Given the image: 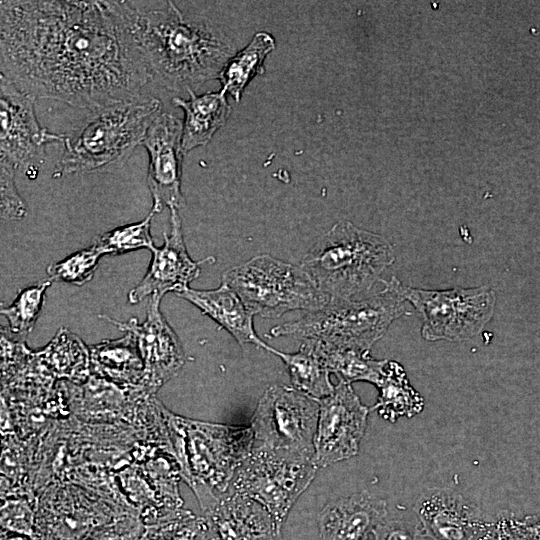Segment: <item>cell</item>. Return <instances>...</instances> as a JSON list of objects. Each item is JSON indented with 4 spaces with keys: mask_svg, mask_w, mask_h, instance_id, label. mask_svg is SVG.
<instances>
[{
    "mask_svg": "<svg viewBox=\"0 0 540 540\" xmlns=\"http://www.w3.org/2000/svg\"><path fill=\"white\" fill-rule=\"evenodd\" d=\"M1 74L33 98L92 110L153 81L117 1H1Z\"/></svg>",
    "mask_w": 540,
    "mask_h": 540,
    "instance_id": "obj_1",
    "label": "cell"
},
{
    "mask_svg": "<svg viewBox=\"0 0 540 540\" xmlns=\"http://www.w3.org/2000/svg\"><path fill=\"white\" fill-rule=\"evenodd\" d=\"M153 81L174 92L196 91L218 76L236 53L232 39L171 1H117Z\"/></svg>",
    "mask_w": 540,
    "mask_h": 540,
    "instance_id": "obj_2",
    "label": "cell"
},
{
    "mask_svg": "<svg viewBox=\"0 0 540 540\" xmlns=\"http://www.w3.org/2000/svg\"><path fill=\"white\" fill-rule=\"evenodd\" d=\"M383 283V288L373 293L330 298L322 308L277 325L266 336H296L337 348L370 351L395 320L410 314L399 290L400 281L392 276Z\"/></svg>",
    "mask_w": 540,
    "mask_h": 540,
    "instance_id": "obj_3",
    "label": "cell"
},
{
    "mask_svg": "<svg viewBox=\"0 0 540 540\" xmlns=\"http://www.w3.org/2000/svg\"><path fill=\"white\" fill-rule=\"evenodd\" d=\"M161 110V101L148 94L88 110L86 117L64 134V151L54 176L89 172L124 162L142 145Z\"/></svg>",
    "mask_w": 540,
    "mask_h": 540,
    "instance_id": "obj_4",
    "label": "cell"
},
{
    "mask_svg": "<svg viewBox=\"0 0 540 540\" xmlns=\"http://www.w3.org/2000/svg\"><path fill=\"white\" fill-rule=\"evenodd\" d=\"M394 260L385 237L342 220L317 240L300 266L330 298H352L370 292Z\"/></svg>",
    "mask_w": 540,
    "mask_h": 540,
    "instance_id": "obj_5",
    "label": "cell"
},
{
    "mask_svg": "<svg viewBox=\"0 0 540 540\" xmlns=\"http://www.w3.org/2000/svg\"><path fill=\"white\" fill-rule=\"evenodd\" d=\"M182 473L206 510L226 493L234 474L251 452L249 427L170 419Z\"/></svg>",
    "mask_w": 540,
    "mask_h": 540,
    "instance_id": "obj_6",
    "label": "cell"
},
{
    "mask_svg": "<svg viewBox=\"0 0 540 540\" xmlns=\"http://www.w3.org/2000/svg\"><path fill=\"white\" fill-rule=\"evenodd\" d=\"M222 282L254 315L263 318H277L294 310L316 311L330 300L301 266L268 254L229 269Z\"/></svg>",
    "mask_w": 540,
    "mask_h": 540,
    "instance_id": "obj_7",
    "label": "cell"
},
{
    "mask_svg": "<svg viewBox=\"0 0 540 540\" xmlns=\"http://www.w3.org/2000/svg\"><path fill=\"white\" fill-rule=\"evenodd\" d=\"M319 400L294 387L272 385L251 419L252 449L313 460Z\"/></svg>",
    "mask_w": 540,
    "mask_h": 540,
    "instance_id": "obj_8",
    "label": "cell"
},
{
    "mask_svg": "<svg viewBox=\"0 0 540 540\" xmlns=\"http://www.w3.org/2000/svg\"><path fill=\"white\" fill-rule=\"evenodd\" d=\"M399 290L421 316V336L426 341L471 339L484 329L495 312L496 293L487 285L428 290L400 281Z\"/></svg>",
    "mask_w": 540,
    "mask_h": 540,
    "instance_id": "obj_9",
    "label": "cell"
},
{
    "mask_svg": "<svg viewBox=\"0 0 540 540\" xmlns=\"http://www.w3.org/2000/svg\"><path fill=\"white\" fill-rule=\"evenodd\" d=\"M317 469L313 460L251 449L236 470L229 489L261 503L282 527Z\"/></svg>",
    "mask_w": 540,
    "mask_h": 540,
    "instance_id": "obj_10",
    "label": "cell"
},
{
    "mask_svg": "<svg viewBox=\"0 0 540 540\" xmlns=\"http://www.w3.org/2000/svg\"><path fill=\"white\" fill-rule=\"evenodd\" d=\"M34 102L0 74V160L27 174L39 170L48 144L64 139V134L52 133L39 123Z\"/></svg>",
    "mask_w": 540,
    "mask_h": 540,
    "instance_id": "obj_11",
    "label": "cell"
},
{
    "mask_svg": "<svg viewBox=\"0 0 540 540\" xmlns=\"http://www.w3.org/2000/svg\"><path fill=\"white\" fill-rule=\"evenodd\" d=\"M369 408L352 388L339 380L334 391L319 400L313 463L327 467L354 457L365 434Z\"/></svg>",
    "mask_w": 540,
    "mask_h": 540,
    "instance_id": "obj_12",
    "label": "cell"
},
{
    "mask_svg": "<svg viewBox=\"0 0 540 540\" xmlns=\"http://www.w3.org/2000/svg\"><path fill=\"white\" fill-rule=\"evenodd\" d=\"M183 120L161 110L147 130L142 145L148 152L147 184L155 213L164 207L180 209L185 201L181 192Z\"/></svg>",
    "mask_w": 540,
    "mask_h": 540,
    "instance_id": "obj_13",
    "label": "cell"
},
{
    "mask_svg": "<svg viewBox=\"0 0 540 540\" xmlns=\"http://www.w3.org/2000/svg\"><path fill=\"white\" fill-rule=\"evenodd\" d=\"M161 299L156 295L151 296L143 323H138L135 318L120 322L99 315L134 337L144 363L142 387L148 390H155L174 377L185 362L181 342L160 311Z\"/></svg>",
    "mask_w": 540,
    "mask_h": 540,
    "instance_id": "obj_14",
    "label": "cell"
},
{
    "mask_svg": "<svg viewBox=\"0 0 540 540\" xmlns=\"http://www.w3.org/2000/svg\"><path fill=\"white\" fill-rule=\"evenodd\" d=\"M412 510L431 540H485L495 522L478 505L449 488L424 491Z\"/></svg>",
    "mask_w": 540,
    "mask_h": 540,
    "instance_id": "obj_15",
    "label": "cell"
},
{
    "mask_svg": "<svg viewBox=\"0 0 540 540\" xmlns=\"http://www.w3.org/2000/svg\"><path fill=\"white\" fill-rule=\"evenodd\" d=\"M170 210V233H164V244L153 246L152 260L147 273L139 284L128 294L130 303L135 304L147 296L163 297L167 292L178 293L199 276V265L206 260L195 262L187 252L183 238L181 218L178 209Z\"/></svg>",
    "mask_w": 540,
    "mask_h": 540,
    "instance_id": "obj_16",
    "label": "cell"
},
{
    "mask_svg": "<svg viewBox=\"0 0 540 540\" xmlns=\"http://www.w3.org/2000/svg\"><path fill=\"white\" fill-rule=\"evenodd\" d=\"M204 513L208 540H282V527L266 507L231 489Z\"/></svg>",
    "mask_w": 540,
    "mask_h": 540,
    "instance_id": "obj_17",
    "label": "cell"
},
{
    "mask_svg": "<svg viewBox=\"0 0 540 540\" xmlns=\"http://www.w3.org/2000/svg\"><path fill=\"white\" fill-rule=\"evenodd\" d=\"M388 512L387 502L366 490L338 498L319 514V539L371 540Z\"/></svg>",
    "mask_w": 540,
    "mask_h": 540,
    "instance_id": "obj_18",
    "label": "cell"
},
{
    "mask_svg": "<svg viewBox=\"0 0 540 540\" xmlns=\"http://www.w3.org/2000/svg\"><path fill=\"white\" fill-rule=\"evenodd\" d=\"M228 331L241 345L253 344L265 349L268 344L257 335L253 317L255 316L244 304L238 294L222 282L218 288L198 290L186 288L178 293Z\"/></svg>",
    "mask_w": 540,
    "mask_h": 540,
    "instance_id": "obj_19",
    "label": "cell"
},
{
    "mask_svg": "<svg viewBox=\"0 0 540 540\" xmlns=\"http://www.w3.org/2000/svg\"><path fill=\"white\" fill-rule=\"evenodd\" d=\"M188 94V99L181 97L172 99V103L184 112L182 131L184 154L207 145L226 123L231 113L227 94L223 90L202 95H196L194 91H190Z\"/></svg>",
    "mask_w": 540,
    "mask_h": 540,
    "instance_id": "obj_20",
    "label": "cell"
},
{
    "mask_svg": "<svg viewBox=\"0 0 540 540\" xmlns=\"http://www.w3.org/2000/svg\"><path fill=\"white\" fill-rule=\"evenodd\" d=\"M379 391L376 403L370 408L383 419L395 423L401 417H413L424 409V399L410 384L402 365L387 360L375 385Z\"/></svg>",
    "mask_w": 540,
    "mask_h": 540,
    "instance_id": "obj_21",
    "label": "cell"
},
{
    "mask_svg": "<svg viewBox=\"0 0 540 540\" xmlns=\"http://www.w3.org/2000/svg\"><path fill=\"white\" fill-rule=\"evenodd\" d=\"M94 369L116 382L142 386L144 363L130 333L116 340H105L90 349Z\"/></svg>",
    "mask_w": 540,
    "mask_h": 540,
    "instance_id": "obj_22",
    "label": "cell"
},
{
    "mask_svg": "<svg viewBox=\"0 0 540 540\" xmlns=\"http://www.w3.org/2000/svg\"><path fill=\"white\" fill-rule=\"evenodd\" d=\"M265 350L278 356L285 364L293 387L315 399L330 395L335 386L311 339H303L295 353H284L269 345Z\"/></svg>",
    "mask_w": 540,
    "mask_h": 540,
    "instance_id": "obj_23",
    "label": "cell"
},
{
    "mask_svg": "<svg viewBox=\"0 0 540 540\" xmlns=\"http://www.w3.org/2000/svg\"><path fill=\"white\" fill-rule=\"evenodd\" d=\"M274 37L264 31L256 33L250 42L229 59L218 76L222 88L239 102L247 84L264 72L266 57L275 49Z\"/></svg>",
    "mask_w": 540,
    "mask_h": 540,
    "instance_id": "obj_24",
    "label": "cell"
},
{
    "mask_svg": "<svg viewBox=\"0 0 540 540\" xmlns=\"http://www.w3.org/2000/svg\"><path fill=\"white\" fill-rule=\"evenodd\" d=\"M325 366L339 380L348 383L363 381L376 385L386 359L377 360L370 351L337 348L311 339Z\"/></svg>",
    "mask_w": 540,
    "mask_h": 540,
    "instance_id": "obj_25",
    "label": "cell"
},
{
    "mask_svg": "<svg viewBox=\"0 0 540 540\" xmlns=\"http://www.w3.org/2000/svg\"><path fill=\"white\" fill-rule=\"evenodd\" d=\"M50 285L51 280H46L27 286L10 306L1 309L14 335L25 338L31 332L43 307L45 291Z\"/></svg>",
    "mask_w": 540,
    "mask_h": 540,
    "instance_id": "obj_26",
    "label": "cell"
},
{
    "mask_svg": "<svg viewBox=\"0 0 540 540\" xmlns=\"http://www.w3.org/2000/svg\"><path fill=\"white\" fill-rule=\"evenodd\" d=\"M151 212L140 222L123 225L108 231L94 240V246L103 254H123L141 248L151 249L153 239L150 233Z\"/></svg>",
    "mask_w": 540,
    "mask_h": 540,
    "instance_id": "obj_27",
    "label": "cell"
},
{
    "mask_svg": "<svg viewBox=\"0 0 540 540\" xmlns=\"http://www.w3.org/2000/svg\"><path fill=\"white\" fill-rule=\"evenodd\" d=\"M139 540H208L207 525L204 518L180 509L147 530Z\"/></svg>",
    "mask_w": 540,
    "mask_h": 540,
    "instance_id": "obj_28",
    "label": "cell"
},
{
    "mask_svg": "<svg viewBox=\"0 0 540 540\" xmlns=\"http://www.w3.org/2000/svg\"><path fill=\"white\" fill-rule=\"evenodd\" d=\"M101 256L103 254L92 245L51 264L47 273L51 281L81 286L92 279Z\"/></svg>",
    "mask_w": 540,
    "mask_h": 540,
    "instance_id": "obj_29",
    "label": "cell"
},
{
    "mask_svg": "<svg viewBox=\"0 0 540 540\" xmlns=\"http://www.w3.org/2000/svg\"><path fill=\"white\" fill-rule=\"evenodd\" d=\"M371 540H431L412 511L388 512Z\"/></svg>",
    "mask_w": 540,
    "mask_h": 540,
    "instance_id": "obj_30",
    "label": "cell"
},
{
    "mask_svg": "<svg viewBox=\"0 0 540 540\" xmlns=\"http://www.w3.org/2000/svg\"><path fill=\"white\" fill-rule=\"evenodd\" d=\"M16 169L0 160L1 218L18 220L26 215V205L15 185Z\"/></svg>",
    "mask_w": 540,
    "mask_h": 540,
    "instance_id": "obj_31",
    "label": "cell"
},
{
    "mask_svg": "<svg viewBox=\"0 0 540 540\" xmlns=\"http://www.w3.org/2000/svg\"><path fill=\"white\" fill-rule=\"evenodd\" d=\"M510 525L521 540H540V515H527L521 519L511 515Z\"/></svg>",
    "mask_w": 540,
    "mask_h": 540,
    "instance_id": "obj_32",
    "label": "cell"
},
{
    "mask_svg": "<svg viewBox=\"0 0 540 540\" xmlns=\"http://www.w3.org/2000/svg\"><path fill=\"white\" fill-rule=\"evenodd\" d=\"M132 527H123L116 525L94 534L87 540H133V531H129Z\"/></svg>",
    "mask_w": 540,
    "mask_h": 540,
    "instance_id": "obj_33",
    "label": "cell"
}]
</instances>
